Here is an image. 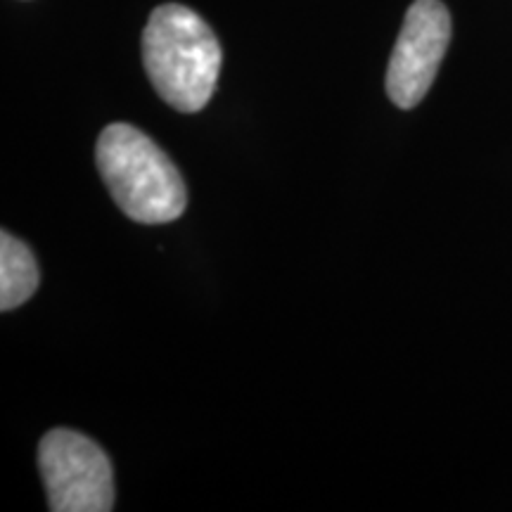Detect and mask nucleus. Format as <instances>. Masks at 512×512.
Here are the masks:
<instances>
[{"label": "nucleus", "mask_w": 512, "mask_h": 512, "mask_svg": "<svg viewBox=\"0 0 512 512\" xmlns=\"http://www.w3.org/2000/svg\"><path fill=\"white\" fill-rule=\"evenodd\" d=\"M95 159L107 190L131 221L157 226L181 219L188 190L176 164L140 128L117 121L100 133Z\"/></svg>", "instance_id": "f03ea898"}, {"label": "nucleus", "mask_w": 512, "mask_h": 512, "mask_svg": "<svg viewBox=\"0 0 512 512\" xmlns=\"http://www.w3.org/2000/svg\"><path fill=\"white\" fill-rule=\"evenodd\" d=\"M221 43L195 10L164 3L150 12L143 31L147 79L166 105L183 114L200 112L216 91Z\"/></svg>", "instance_id": "f257e3e1"}, {"label": "nucleus", "mask_w": 512, "mask_h": 512, "mask_svg": "<svg viewBox=\"0 0 512 512\" xmlns=\"http://www.w3.org/2000/svg\"><path fill=\"white\" fill-rule=\"evenodd\" d=\"M38 470L53 512H110L114 508L112 463L86 434L48 432L38 446Z\"/></svg>", "instance_id": "7ed1b4c3"}, {"label": "nucleus", "mask_w": 512, "mask_h": 512, "mask_svg": "<svg viewBox=\"0 0 512 512\" xmlns=\"http://www.w3.org/2000/svg\"><path fill=\"white\" fill-rule=\"evenodd\" d=\"M38 264L31 249L15 235H0V309L12 311L38 290Z\"/></svg>", "instance_id": "39448f33"}, {"label": "nucleus", "mask_w": 512, "mask_h": 512, "mask_svg": "<svg viewBox=\"0 0 512 512\" xmlns=\"http://www.w3.org/2000/svg\"><path fill=\"white\" fill-rule=\"evenodd\" d=\"M451 43V15L441 0H415L403 17L387 67V95L401 110H413L432 88Z\"/></svg>", "instance_id": "20e7f679"}]
</instances>
